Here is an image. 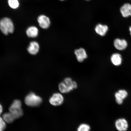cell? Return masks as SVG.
I'll use <instances>...</instances> for the list:
<instances>
[{
    "label": "cell",
    "mask_w": 131,
    "mask_h": 131,
    "mask_svg": "<svg viewBox=\"0 0 131 131\" xmlns=\"http://www.w3.org/2000/svg\"><path fill=\"white\" fill-rule=\"evenodd\" d=\"M78 87L77 82L73 81L70 77L66 78L63 81L60 83L58 85L60 92L62 94H66L71 92Z\"/></svg>",
    "instance_id": "obj_1"
},
{
    "label": "cell",
    "mask_w": 131,
    "mask_h": 131,
    "mask_svg": "<svg viewBox=\"0 0 131 131\" xmlns=\"http://www.w3.org/2000/svg\"><path fill=\"white\" fill-rule=\"evenodd\" d=\"M14 29V24L9 18L5 17L0 20V29L5 35L12 33Z\"/></svg>",
    "instance_id": "obj_2"
},
{
    "label": "cell",
    "mask_w": 131,
    "mask_h": 131,
    "mask_svg": "<svg viewBox=\"0 0 131 131\" xmlns=\"http://www.w3.org/2000/svg\"><path fill=\"white\" fill-rule=\"evenodd\" d=\"M22 104L20 101L16 100H14L10 106L9 112L12 114L15 119L22 117L23 113L22 109Z\"/></svg>",
    "instance_id": "obj_3"
},
{
    "label": "cell",
    "mask_w": 131,
    "mask_h": 131,
    "mask_svg": "<svg viewBox=\"0 0 131 131\" xmlns=\"http://www.w3.org/2000/svg\"><path fill=\"white\" fill-rule=\"evenodd\" d=\"M42 100L40 96L33 93H31L26 96L25 102L27 105L31 107L39 106L42 103Z\"/></svg>",
    "instance_id": "obj_4"
},
{
    "label": "cell",
    "mask_w": 131,
    "mask_h": 131,
    "mask_svg": "<svg viewBox=\"0 0 131 131\" xmlns=\"http://www.w3.org/2000/svg\"><path fill=\"white\" fill-rule=\"evenodd\" d=\"M63 94L61 93H54L49 100L50 104L54 106H58L63 104L64 100Z\"/></svg>",
    "instance_id": "obj_5"
},
{
    "label": "cell",
    "mask_w": 131,
    "mask_h": 131,
    "mask_svg": "<svg viewBox=\"0 0 131 131\" xmlns=\"http://www.w3.org/2000/svg\"><path fill=\"white\" fill-rule=\"evenodd\" d=\"M74 54L77 60L80 63H82L87 58L88 55L85 49L80 48L74 50Z\"/></svg>",
    "instance_id": "obj_6"
},
{
    "label": "cell",
    "mask_w": 131,
    "mask_h": 131,
    "mask_svg": "<svg viewBox=\"0 0 131 131\" xmlns=\"http://www.w3.org/2000/svg\"><path fill=\"white\" fill-rule=\"evenodd\" d=\"M116 128L118 131H126L128 127V123L125 119H117L115 122Z\"/></svg>",
    "instance_id": "obj_7"
},
{
    "label": "cell",
    "mask_w": 131,
    "mask_h": 131,
    "mask_svg": "<svg viewBox=\"0 0 131 131\" xmlns=\"http://www.w3.org/2000/svg\"><path fill=\"white\" fill-rule=\"evenodd\" d=\"M128 96L127 92L124 90H120L115 94L116 102L118 104H122L124 99Z\"/></svg>",
    "instance_id": "obj_8"
},
{
    "label": "cell",
    "mask_w": 131,
    "mask_h": 131,
    "mask_svg": "<svg viewBox=\"0 0 131 131\" xmlns=\"http://www.w3.org/2000/svg\"><path fill=\"white\" fill-rule=\"evenodd\" d=\"M39 26L43 29L48 28L50 24V19L45 15H41L39 16L37 19Z\"/></svg>",
    "instance_id": "obj_9"
},
{
    "label": "cell",
    "mask_w": 131,
    "mask_h": 131,
    "mask_svg": "<svg viewBox=\"0 0 131 131\" xmlns=\"http://www.w3.org/2000/svg\"><path fill=\"white\" fill-rule=\"evenodd\" d=\"M114 47L119 50H123L127 48L128 43L127 41L124 39L117 38L114 41Z\"/></svg>",
    "instance_id": "obj_10"
},
{
    "label": "cell",
    "mask_w": 131,
    "mask_h": 131,
    "mask_svg": "<svg viewBox=\"0 0 131 131\" xmlns=\"http://www.w3.org/2000/svg\"><path fill=\"white\" fill-rule=\"evenodd\" d=\"M120 12L123 17L127 18L131 16V4L125 3L123 5L120 9Z\"/></svg>",
    "instance_id": "obj_11"
},
{
    "label": "cell",
    "mask_w": 131,
    "mask_h": 131,
    "mask_svg": "<svg viewBox=\"0 0 131 131\" xmlns=\"http://www.w3.org/2000/svg\"><path fill=\"white\" fill-rule=\"evenodd\" d=\"M40 48L39 44L37 42L32 41L30 42L28 48V51L32 55H35L38 53Z\"/></svg>",
    "instance_id": "obj_12"
},
{
    "label": "cell",
    "mask_w": 131,
    "mask_h": 131,
    "mask_svg": "<svg viewBox=\"0 0 131 131\" xmlns=\"http://www.w3.org/2000/svg\"><path fill=\"white\" fill-rule=\"evenodd\" d=\"M111 61L113 64L115 66H119L122 64V56L119 53L113 54L111 57Z\"/></svg>",
    "instance_id": "obj_13"
},
{
    "label": "cell",
    "mask_w": 131,
    "mask_h": 131,
    "mask_svg": "<svg viewBox=\"0 0 131 131\" xmlns=\"http://www.w3.org/2000/svg\"><path fill=\"white\" fill-rule=\"evenodd\" d=\"M108 30V27L106 25H103L100 24L96 25L95 31L96 33L101 36H104Z\"/></svg>",
    "instance_id": "obj_14"
},
{
    "label": "cell",
    "mask_w": 131,
    "mask_h": 131,
    "mask_svg": "<svg viewBox=\"0 0 131 131\" xmlns=\"http://www.w3.org/2000/svg\"><path fill=\"white\" fill-rule=\"evenodd\" d=\"M26 32L29 37L35 38L38 35L39 30L37 27L34 26H31L27 29Z\"/></svg>",
    "instance_id": "obj_15"
},
{
    "label": "cell",
    "mask_w": 131,
    "mask_h": 131,
    "mask_svg": "<svg viewBox=\"0 0 131 131\" xmlns=\"http://www.w3.org/2000/svg\"><path fill=\"white\" fill-rule=\"evenodd\" d=\"M2 117L5 122L8 124L11 123L15 119L14 116L10 112L4 114Z\"/></svg>",
    "instance_id": "obj_16"
},
{
    "label": "cell",
    "mask_w": 131,
    "mask_h": 131,
    "mask_svg": "<svg viewBox=\"0 0 131 131\" xmlns=\"http://www.w3.org/2000/svg\"><path fill=\"white\" fill-rule=\"evenodd\" d=\"M91 129V127L89 124L82 123L78 126L77 131H90Z\"/></svg>",
    "instance_id": "obj_17"
},
{
    "label": "cell",
    "mask_w": 131,
    "mask_h": 131,
    "mask_svg": "<svg viewBox=\"0 0 131 131\" xmlns=\"http://www.w3.org/2000/svg\"><path fill=\"white\" fill-rule=\"evenodd\" d=\"M8 3L10 7L13 9H16L19 7L18 0H8Z\"/></svg>",
    "instance_id": "obj_18"
},
{
    "label": "cell",
    "mask_w": 131,
    "mask_h": 131,
    "mask_svg": "<svg viewBox=\"0 0 131 131\" xmlns=\"http://www.w3.org/2000/svg\"><path fill=\"white\" fill-rule=\"evenodd\" d=\"M6 127V123L2 117L0 116V131H4Z\"/></svg>",
    "instance_id": "obj_19"
},
{
    "label": "cell",
    "mask_w": 131,
    "mask_h": 131,
    "mask_svg": "<svg viewBox=\"0 0 131 131\" xmlns=\"http://www.w3.org/2000/svg\"><path fill=\"white\" fill-rule=\"evenodd\" d=\"M3 111V108L2 106L0 104V115L2 113Z\"/></svg>",
    "instance_id": "obj_20"
},
{
    "label": "cell",
    "mask_w": 131,
    "mask_h": 131,
    "mask_svg": "<svg viewBox=\"0 0 131 131\" xmlns=\"http://www.w3.org/2000/svg\"><path fill=\"white\" fill-rule=\"evenodd\" d=\"M129 31H130V35H131V26L129 28Z\"/></svg>",
    "instance_id": "obj_21"
},
{
    "label": "cell",
    "mask_w": 131,
    "mask_h": 131,
    "mask_svg": "<svg viewBox=\"0 0 131 131\" xmlns=\"http://www.w3.org/2000/svg\"><path fill=\"white\" fill-rule=\"evenodd\" d=\"M60 1H64V0H60Z\"/></svg>",
    "instance_id": "obj_22"
},
{
    "label": "cell",
    "mask_w": 131,
    "mask_h": 131,
    "mask_svg": "<svg viewBox=\"0 0 131 131\" xmlns=\"http://www.w3.org/2000/svg\"><path fill=\"white\" fill-rule=\"evenodd\" d=\"M86 1H89V0H86Z\"/></svg>",
    "instance_id": "obj_23"
}]
</instances>
